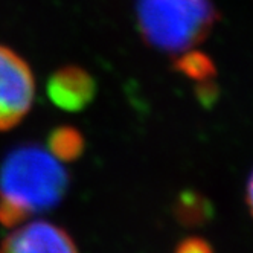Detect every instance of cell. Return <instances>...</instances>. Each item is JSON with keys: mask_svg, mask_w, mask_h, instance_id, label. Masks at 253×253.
<instances>
[{"mask_svg": "<svg viewBox=\"0 0 253 253\" xmlns=\"http://www.w3.org/2000/svg\"><path fill=\"white\" fill-rule=\"evenodd\" d=\"M35 78L29 64L15 50L0 44V131L19 125L31 112Z\"/></svg>", "mask_w": 253, "mask_h": 253, "instance_id": "cell-3", "label": "cell"}, {"mask_svg": "<svg viewBox=\"0 0 253 253\" xmlns=\"http://www.w3.org/2000/svg\"><path fill=\"white\" fill-rule=\"evenodd\" d=\"M46 93L53 105L61 110L77 113L93 101L96 81L80 66H64L50 75Z\"/></svg>", "mask_w": 253, "mask_h": 253, "instance_id": "cell-5", "label": "cell"}, {"mask_svg": "<svg viewBox=\"0 0 253 253\" xmlns=\"http://www.w3.org/2000/svg\"><path fill=\"white\" fill-rule=\"evenodd\" d=\"M174 69L180 75H183L195 83L213 80L216 75V67L213 60L208 53L197 49H188L178 53L174 61Z\"/></svg>", "mask_w": 253, "mask_h": 253, "instance_id": "cell-7", "label": "cell"}, {"mask_svg": "<svg viewBox=\"0 0 253 253\" xmlns=\"http://www.w3.org/2000/svg\"><path fill=\"white\" fill-rule=\"evenodd\" d=\"M174 253H213V249L200 237H188L177 244Z\"/></svg>", "mask_w": 253, "mask_h": 253, "instance_id": "cell-9", "label": "cell"}, {"mask_svg": "<svg viewBox=\"0 0 253 253\" xmlns=\"http://www.w3.org/2000/svg\"><path fill=\"white\" fill-rule=\"evenodd\" d=\"M0 253H80L70 233L49 221H25L0 241Z\"/></svg>", "mask_w": 253, "mask_h": 253, "instance_id": "cell-4", "label": "cell"}, {"mask_svg": "<svg viewBox=\"0 0 253 253\" xmlns=\"http://www.w3.org/2000/svg\"><path fill=\"white\" fill-rule=\"evenodd\" d=\"M134 9L142 40L174 55L205 42L220 20L212 0H136Z\"/></svg>", "mask_w": 253, "mask_h": 253, "instance_id": "cell-2", "label": "cell"}, {"mask_svg": "<svg viewBox=\"0 0 253 253\" xmlns=\"http://www.w3.org/2000/svg\"><path fill=\"white\" fill-rule=\"evenodd\" d=\"M69 189V172L37 143L11 150L0 164V224L15 227L58 206Z\"/></svg>", "mask_w": 253, "mask_h": 253, "instance_id": "cell-1", "label": "cell"}, {"mask_svg": "<svg viewBox=\"0 0 253 253\" xmlns=\"http://www.w3.org/2000/svg\"><path fill=\"white\" fill-rule=\"evenodd\" d=\"M220 95V87L213 83V80L195 83V96L205 107H212L213 102L218 99Z\"/></svg>", "mask_w": 253, "mask_h": 253, "instance_id": "cell-8", "label": "cell"}, {"mask_svg": "<svg viewBox=\"0 0 253 253\" xmlns=\"http://www.w3.org/2000/svg\"><path fill=\"white\" fill-rule=\"evenodd\" d=\"M246 202L247 206L250 209V213L253 216V172L249 177V182H247V188H246Z\"/></svg>", "mask_w": 253, "mask_h": 253, "instance_id": "cell-10", "label": "cell"}, {"mask_svg": "<svg viewBox=\"0 0 253 253\" xmlns=\"http://www.w3.org/2000/svg\"><path fill=\"white\" fill-rule=\"evenodd\" d=\"M84 137L80 130L70 125L53 128L47 137L49 153L60 162H75L84 153Z\"/></svg>", "mask_w": 253, "mask_h": 253, "instance_id": "cell-6", "label": "cell"}]
</instances>
